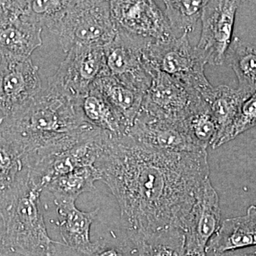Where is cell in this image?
Instances as JSON below:
<instances>
[{"instance_id": "obj_32", "label": "cell", "mask_w": 256, "mask_h": 256, "mask_svg": "<svg viewBox=\"0 0 256 256\" xmlns=\"http://www.w3.org/2000/svg\"><path fill=\"white\" fill-rule=\"evenodd\" d=\"M6 248H9L5 242L4 236H0V256H6Z\"/></svg>"}, {"instance_id": "obj_17", "label": "cell", "mask_w": 256, "mask_h": 256, "mask_svg": "<svg viewBox=\"0 0 256 256\" xmlns=\"http://www.w3.org/2000/svg\"><path fill=\"white\" fill-rule=\"evenodd\" d=\"M42 34L41 25L32 20L25 10L18 20L0 26V56L30 58L33 52L43 44Z\"/></svg>"}, {"instance_id": "obj_26", "label": "cell", "mask_w": 256, "mask_h": 256, "mask_svg": "<svg viewBox=\"0 0 256 256\" xmlns=\"http://www.w3.org/2000/svg\"><path fill=\"white\" fill-rule=\"evenodd\" d=\"M28 169L22 154L0 134V196L12 188Z\"/></svg>"}, {"instance_id": "obj_14", "label": "cell", "mask_w": 256, "mask_h": 256, "mask_svg": "<svg viewBox=\"0 0 256 256\" xmlns=\"http://www.w3.org/2000/svg\"><path fill=\"white\" fill-rule=\"evenodd\" d=\"M102 133L90 140L38 160L28 169L32 180L44 190L50 182L62 175L82 166L95 165Z\"/></svg>"}, {"instance_id": "obj_15", "label": "cell", "mask_w": 256, "mask_h": 256, "mask_svg": "<svg viewBox=\"0 0 256 256\" xmlns=\"http://www.w3.org/2000/svg\"><path fill=\"white\" fill-rule=\"evenodd\" d=\"M58 214V227L65 246L84 256L95 249L96 242L90 240V227L100 208L86 212L79 210L73 200H54Z\"/></svg>"}, {"instance_id": "obj_19", "label": "cell", "mask_w": 256, "mask_h": 256, "mask_svg": "<svg viewBox=\"0 0 256 256\" xmlns=\"http://www.w3.org/2000/svg\"><path fill=\"white\" fill-rule=\"evenodd\" d=\"M82 118L87 124L114 136H126L128 130L124 120L109 102L95 89L75 100Z\"/></svg>"}, {"instance_id": "obj_18", "label": "cell", "mask_w": 256, "mask_h": 256, "mask_svg": "<svg viewBox=\"0 0 256 256\" xmlns=\"http://www.w3.org/2000/svg\"><path fill=\"white\" fill-rule=\"evenodd\" d=\"M90 88L97 90L114 108L129 132L142 107L144 94L105 74H100Z\"/></svg>"}, {"instance_id": "obj_29", "label": "cell", "mask_w": 256, "mask_h": 256, "mask_svg": "<svg viewBox=\"0 0 256 256\" xmlns=\"http://www.w3.org/2000/svg\"><path fill=\"white\" fill-rule=\"evenodd\" d=\"M96 242L94 252L86 256H139L138 248L126 234L121 237L110 233Z\"/></svg>"}, {"instance_id": "obj_23", "label": "cell", "mask_w": 256, "mask_h": 256, "mask_svg": "<svg viewBox=\"0 0 256 256\" xmlns=\"http://www.w3.org/2000/svg\"><path fill=\"white\" fill-rule=\"evenodd\" d=\"M182 122L192 140L202 150L213 146L218 137V124L202 98L188 111Z\"/></svg>"}, {"instance_id": "obj_20", "label": "cell", "mask_w": 256, "mask_h": 256, "mask_svg": "<svg viewBox=\"0 0 256 256\" xmlns=\"http://www.w3.org/2000/svg\"><path fill=\"white\" fill-rule=\"evenodd\" d=\"M250 96L238 89L225 85L212 86L202 94L201 98L213 114L220 130L218 137L214 144L225 130L233 122L242 104Z\"/></svg>"}, {"instance_id": "obj_2", "label": "cell", "mask_w": 256, "mask_h": 256, "mask_svg": "<svg viewBox=\"0 0 256 256\" xmlns=\"http://www.w3.org/2000/svg\"><path fill=\"white\" fill-rule=\"evenodd\" d=\"M102 130L87 124L75 100L44 88L22 110L0 118V134L30 168L38 160L94 139Z\"/></svg>"}, {"instance_id": "obj_13", "label": "cell", "mask_w": 256, "mask_h": 256, "mask_svg": "<svg viewBox=\"0 0 256 256\" xmlns=\"http://www.w3.org/2000/svg\"><path fill=\"white\" fill-rule=\"evenodd\" d=\"M220 223V197L210 178L197 194L185 226V252H206L207 244Z\"/></svg>"}, {"instance_id": "obj_6", "label": "cell", "mask_w": 256, "mask_h": 256, "mask_svg": "<svg viewBox=\"0 0 256 256\" xmlns=\"http://www.w3.org/2000/svg\"><path fill=\"white\" fill-rule=\"evenodd\" d=\"M146 58L154 70H160L196 90L200 96L212 87L204 74L206 63L188 35L166 42H152Z\"/></svg>"}, {"instance_id": "obj_16", "label": "cell", "mask_w": 256, "mask_h": 256, "mask_svg": "<svg viewBox=\"0 0 256 256\" xmlns=\"http://www.w3.org/2000/svg\"><path fill=\"white\" fill-rule=\"evenodd\" d=\"M252 246H256V205L248 207L245 215L224 220L205 252L207 256H220Z\"/></svg>"}, {"instance_id": "obj_12", "label": "cell", "mask_w": 256, "mask_h": 256, "mask_svg": "<svg viewBox=\"0 0 256 256\" xmlns=\"http://www.w3.org/2000/svg\"><path fill=\"white\" fill-rule=\"evenodd\" d=\"M128 136L160 150L184 152L202 150L190 137L182 120L156 117L140 110Z\"/></svg>"}, {"instance_id": "obj_27", "label": "cell", "mask_w": 256, "mask_h": 256, "mask_svg": "<svg viewBox=\"0 0 256 256\" xmlns=\"http://www.w3.org/2000/svg\"><path fill=\"white\" fill-rule=\"evenodd\" d=\"M256 127V92L242 104L238 114L232 124L222 133L212 146L216 149L226 143L235 139L240 134Z\"/></svg>"}, {"instance_id": "obj_28", "label": "cell", "mask_w": 256, "mask_h": 256, "mask_svg": "<svg viewBox=\"0 0 256 256\" xmlns=\"http://www.w3.org/2000/svg\"><path fill=\"white\" fill-rule=\"evenodd\" d=\"M70 1H28L26 13L41 25L44 30H48L55 26L63 18L68 9Z\"/></svg>"}, {"instance_id": "obj_7", "label": "cell", "mask_w": 256, "mask_h": 256, "mask_svg": "<svg viewBox=\"0 0 256 256\" xmlns=\"http://www.w3.org/2000/svg\"><path fill=\"white\" fill-rule=\"evenodd\" d=\"M105 66L104 47L77 45L70 48L60 62L47 86L76 100L90 90Z\"/></svg>"}, {"instance_id": "obj_21", "label": "cell", "mask_w": 256, "mask_h": 256, "mask_svg": "<svg viewBox=\"0 0 256 256\" xmlns=\"http://www.w3.org/2000/svg\"><path fill=\"white\" fill-rule=\"evenodd\" d=\"M226 60L238 78V90L250 96L256 92V44L236 37L227 52Z\"/></svg>"}, {"instance_id": "obj_10", "label": "cell", "mask_w": 256, "mask_h": 256, "mask_svg": "<svg viewBox=\"0 0 256 256\" xmlns=\"http://www.w3.org/2000/svg\"><path fill=\"white\" fill-rule=\"evenodd\" d=\"M118 28L156 42L178 38L156 1H110Z\"/></svg>"}, {"instance_id": "obj_8", "label": "cell", "mask_w": 256, "mask_h": 256, "mask_svg": "<svg viewBox=\"0 0 256 256\" xmlns=\"http://www.w3.org/2000/svg\"><path fill=\"white\" fill-rule=\"evenodd\" d=\"M239 1H208L202 12V33L196 50L206 64L222 66L233 41Z\"/></svg>"}, {"instance_id": "obj_30", "label": "cell", "mask_w": 256, "mask_h": 256, "mask_svg": "<svg viewBox=\"0 0 256 256\" xmlns=\"http://www.w3.org/2000/svg\"><path fill=\"white\" fill-rule=\"evenodd\" d=\"M28 4V1H0V26L20 18Z\"/></svg>"}, {"instance_id": "obj_25", "label": "cell", "mask_w": 256, "mask_h": 256, "mask_svg": "<svg viewBox=\"0 0 256 256\" xmlns=\"http://www.w3.org/2000/svg\"><path fill=\"white\" fill-rule=\"evenodd\" d=\"M208 1H163L164 14L176 37L194 31Z\"/></svg>"}, {"instance_id": "obj_31", "label": "cell", "mask_w": 256, "mask_h": 256, "mask_svg": "<svg viewBox=\"0 0 256 256\" xmlns=\"http://www.w3.org/2000/svg\"><path fill=\"white\" fill-rule=\"evenodd\" d=\"M220 256H256V246L224 252Z\"/></svg>"}, {"instance_id": "obj_1", "label": "cell", "mask_w": 256, "mask_h": 256, "mask_svg": "<svg viewBox=\"0 0 256 256\" xmlns=\"http://www.w3.org/2000/svg\"><path fill=\"white\" fill-rule=\"evenodd\" d=\"M95 166L117 200L124 232L134 244L168 229L184 232L210 174L206 150H160L128 134L106 132Z\"/></svg>"}, {"instance_id": "obj_5", "label": "cell", "mask_w": 256, "mask_h": 256, "mask_svg": "<svg viewBox=\"0 0 256 256\" xmlns=\"http://www.w3.org/2000/svg\"><path fill=\"white\" fill-rule=\"evenodd\" d=\"M152 42L154 41L118 28L114 40L104 47L105 66L101 74L114 77L146 94L156 72L148 63L146 56Z\"/></svg>"}, {"instance_id": "obj_9", "label": "cell", "mask_w": 256, "mask_h": 256, "mask_svg": "<svg viewBox=\"0 0 256 256\" xmlns=\"http://www.w3.org/2000/svg\"><path fill=\"white\" fill-rule=\"evenodd\" d=\"M43 89L40 68L31 58L0 56V112L10 116L22 110Z\"/></svg>"}, {"instance_id": "obj_24", "label": "cell", "mask_w": 256, "mask_h": 256, "mask_svg": "<svg viewBox=\"0 0 256 256\" xmlns=\"http://www.w3.org/2000/svg\"><path fill=\"white\" fill-rule=\"evenodd\" d=\"M139 256H184L185 234L180 228L168 229L134 244Z\"/></svg>"}, {"instance_id": "obj_4", "label": "cell", "mask_w": 256, "mask_h": 256, "mask_svg": "<svg viewBox=\"0 0 256 256\" xmlns=\"http://www.w3.org/2000/svg\"><path fill=\"white\" fill-rule=\"evenodd\" d=\"M46 32L67 53L77 45L107 46L114 40L118 28L110 1H70L63 18Z\"/></svg>"}, {"instance_id": "obj_11", "label": "cell", "mask_w": 256, "mask_h": 256, "mask_svg": "<svg viewBox=\"0 0 256 256\" xmlns=\"http://www.w3.org/2000/svg\"><path fill=\"white\" fill-rule=\"evenodd\" d=\"M201 98L192 88L156 70L150 87L144 94L140 110L156 117L182 120Z\"/></svg>"}, {"instance_id": "obj_22", "label": "cell", "mask_w": 256, "mask_h": 256, "mask_svg": "<svg viewBox=\"0 0 256 256\" xmlns=\"http://www.w3.org/2000/svg\"><path fill=\"white\" fill-rule=\"evenodd\" d=\"M100 181V174L95 165L82 166L62 175L50 182L46 188L54 200L76 201L80 195L95 190V182Z\"/></svg>"}, {"instance_id": "obj_33", "label": "cell", "mask_w": 256, "mask_h": 256, "mask_svg": "<svg viewBox=\"0 0 256 256\" xmlns=\"http://www.w3.org/2000/svg\"><path fill=\"white\" fill-rule=\"evenodd\" d=\"M184 256H207L206 252H203V254H201V252H185Z\"/></svg>"}, {"instance_id": "obj_3", "label": "cell", "mask_w": 256, "mask_h": 256, "mask_svg": "<svg viewBox=\"0 0 256 256\" xmlns=\"http://www.w3.org/2000/svg\"><path fill=\"white\" fill-rule=\"evenodd\" d=\"M42 191L28 170L0 196L5 242L10 250L23 256H54L56 244L62 245L47 232L40 200Z\"/></svg>"}]
</instances>
